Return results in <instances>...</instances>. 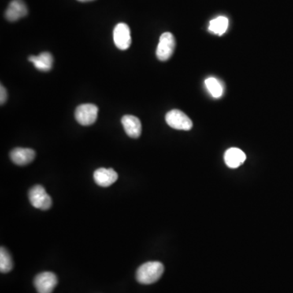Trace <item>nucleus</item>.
<instances>
[{
  "label": "nucleus",
  "mask_w": 293,
  "mask_h": 293,
  "mask_svg": "<svg viewBox=\"0 0 293 293\" xmlns=\"http://www.w3.org/2000/svg\"><path fill=\"white\" fill-rule=\"evenodd\" d=\"M164 273V265L159 261H149L139 266L136 279L142 284H152L158 281Z\"/></svg>",
  "instance_id": "obj_1"
},
{
  "label": "nucleus",
  "mask_w": 293,
  "mask_h": 293,
  "mask_svg": "<svg viewBox=\"0 0 293 293\" xmlns=\"http://www.w3.org/2000/svg\"><path fill=\"white\" fill-rule=\"evenodd\" d=\"M29 200L34 208L41 210H47L53 205L50 196L46 193L44 187L41 185H36L29 191Z\"/></svg>",
  "instance_id": "obj_2"
},
{
  "label": "nucleus",
  "mask_w": 293,
  "mask_h": 293,
  "mask_svg": "<svg viewBox=\"0 0 293 293\" xmlns=\"http://www.w3.org/2000/svg\"><path fill=\"white\" fill-rule=\"evenodd\" d=\"M165 120L169 127L179 131H190L193 127L191 119L178 109L169 111L165 116Z\"/></svg>",
  "instance_id": "obj_3"
},
{
  "label": "nucleus",
  "mask_w": 293,
  "mask_h": 293,
  "mask_svg": "<svg viewBox=\"0 0 293 293\" xmlns=\"http://www.w3.org/2000/svg\"><path fill=\"white\" fill-rule=\"evenodd\" d=\"M98 107L93 104L79 105L75 111V118L82 126L94 124L98 117Z\"/></svg>",
  "instance_id": "obj_4"
},
{
  "label": "nucleus",
  "mask_w": 293,
  "mask_h": 293,
  "mask_svg": "<svg viewBox=\"0 0 293 293\" xmlns=\"http://www.w3.org/2000/svg\"><path fill=\"white\" fill-rule=\"evenodd\" d=\"M175 45L176 42L173 34L169 32L162 34L157 48V57L158 60L161 61L169 60L174 54Z\"/></svg>",
  "instance_id": "obj_5"
},
{
  "label": "nucleus",
  "mask_w": 293,
  "mask_h": 293,
  "mask_svg": "<svg viewBox=\"0 0 293 293\" xmlns=\"http://www.w3.org/2000/svg\"><path fill=\"white\" fill-rule=\"evenodd\" d=\"M57 277L53 272H42L34 278V286L38 293H52L57 285Z\"/></svg>",
  "instance_id": "obj_6"
},
{
  "label": "nucleus",
  "mask_w": 293,
  "mask_h": 293,
  "mask_svg": "<svg viewBox=\"0 0 293 293\" xmlns=\"http://www.w3.org/2000/svg\"><path fill=\"white\" fill-rule=\"evenodd\" d=\"M113 41L117 48L127 50L131 45V30L128 25L119 23L113 30Z\"/></svg>",
  "instance_id": "obj_7"
},
{
  "label": "nucleus",
  "mask_w": 293,
  "mask_h": 293,
  "mask_svg": "<svg viewBox=\"0 0 293 293\" xmlns=\"http://www.w3.org/2000/svg\"><path fill=\"white\" fill-rule=\"evenodd\" d=\"M28 14L27 4L22 0H12L5 12V17L9 21H16Z\"/></svg>",
  "instance_id": "obj_8"
},
{
  "label": "nucleus",
  "mask_w": 293,
  "mask_h": 293,
  "mask_svg": "<svg viewBox=\"0 0 293 293\" xmlns=\"http://www.w3.org/2000/svg\"><path fill=\"white\" fill-rule=\"evenodd\" d=\"M121 123L129 137L137 139L140 136L142 133V124L138 117L133 115H125L121 118Z\"/></svg>",
  "instance_id": "obj_9"
},
{
  "label": "nucleus",
  "mask_w": 293,
  "mask_h": 293,
  "mask_svg": "<svg viewBox=\"0 0 293 293\" xmlns=\"http://www.w3.org/2000/svg\"><path fill=\"white\" fill-rule=\"evenodd\" d=\"M117 179H118V175L114 169L100 168L94 171V182L101 187H109L113 184Z\"/></svg>",
  "instance_id": "obj_10"
},
{
  "label": "nucleus",
  "mask_w": 293,
  "mask_h": 293,
  "mask_svg": "<svg viewBox=\"0 0 293 293\" xmlns=\"http://www.w3.org/2000/svg\"><path fill=\"white\" fill-rule=\"evenodd\" d=\"M36 153L33 149L16 148L11 152V160L17 165H27L32 162Z\"/></svg>",
  "instance_id": "obj_11"
},
{
  "label": "nucleus",
  "mask_w": 293,
  "mask_h": 293,
  "mask_svg": "<svg viewBox=\"0 0 293 293\" xmlns=\"http://www.w3.org/2000/svg\"><path fill=\"white\" fill-rule=\"evenodd\" d=\"M246 160V155L243 151L237 148L228 149L224 155L226 165L231 169H236L240 166Z\"/></svg>",
  "instance_id": "obj_12"
},
{
  "label": "nucleus",
  "mask_w": 293,
  "mask_h": 293,
  "mask_svg": "<svg viewBox=\"0 0 293 293\" xmlns=\"http://www.w3.org/2000/svg\"><path fill=\"white\" fill-rule=\"evenodd\" d=\"M29 60L34 64L37 69L43 72L50 71L54 63L53 55L47 52L40 53L38 56H31L29 57Z\"/></svg>",
  "instance_id": "obj_13"
},
{
  "label": "nucleus",
  "mask_w": 293,
  "mask_h": 293,
  "mask_svg": "<svg viewBox=\"0 0 293 293\" xmlns=\"http://www.w3.org/2000/svg\"><path fill=\"white\" fill-rule=\"evenodd\" d=\"M228 28V19L225 16H218L211 20L209 30L213 34L223 35Z\"/></svg>",
  "instance_id": "obj_14"
},
{
  "label": "nucleus",
  "mask_w": 293,
  "mask_h": 293,
  "mask_svg": "<svg viewBox=\"0 0 293 293\" xmlns=\"http://www.w3.org/2000/svg\"><path fill=\"white\" fill-rule=\"evenodd\" d=\"M205 86L212 96L220 98L223 93V87L221 82L215 78H209L205 80Z\"/></svg>",
  "instance_id": "obj_15"
},
{
  "label": "nucleus",
  "mask_w": 293,
  "mask_h": 293,
  "mask_svg": "<svg viewBox=\"0 0 293 293\" xmlns=\"http://www.w3.org/2000/svg\"><path fill=\"white\" fill-rule=\"evenodd\" d=\"M13 267L12 257L5 248L0 249V271L2 273H8Z\"/></svg>",
  "instance_id": "obj_16"
},
{
  "label": "nucleus",
  "mask_w": 293,
  "mask_h": 293,
  "mask_svg": "<svg viewBox=\"0 0 293 293\" xmlns=\"http://www.w3.org/2000/svg\"><path fill=\"white\" fill-rule=\"evenodd\" d=\"M7 99H8V92H7L6 88L3 85H1V87H0V103H1V105L5 104Z\"/></svg>",
  "instance_id": "obj_17"
},
{
  "label": "nucleus",
  "mask_w": 293,
  "mask_h": 293,
  "mask_svg": "<svg viewBox=\"0 0 293 293\" xmlns=\"http://www.w3.org/2000/svg\"><path fill=\"white\" fill-rule=\"evenodd\" d=\"M80 2H89V1H92V0H79Z\"/></svg>",
  "instance_id": "obj_18"
}]
</instances>
